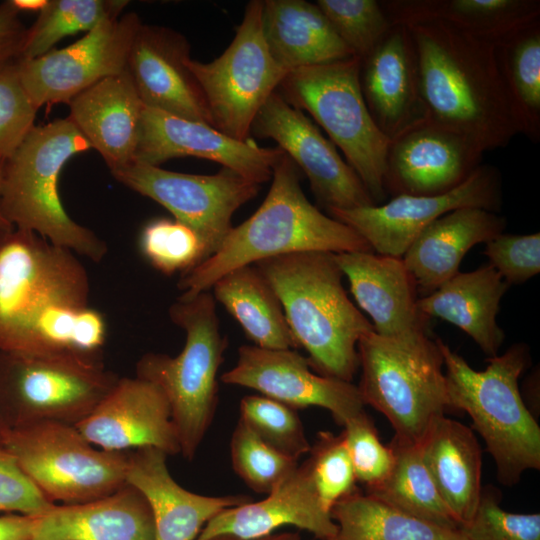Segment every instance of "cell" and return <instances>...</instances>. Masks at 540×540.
I'll use <instances>...</instances> for the list:
<instances>
[{
    "label": "cell",
    "instance_id": "obj_1",
    "mask_svg": "<svg viewBox=\"0 0 540 540\" xmlns=\"http://www.w3.org/2000/svg\"><path fill=\"white\" fill-rule=\"evenodd\" d=\"M406 26L415 45L426 118L482 152L507 146L519 128L495 44L439 21Z\"/></svg>",
    "mask_w": 540,
    "mask_h": 540
},
{
    "label": "cell",
    "instance_id": "obj_2",
    "mask_svg": "<svg viewBox=\"0 0 540 540\" xmlns=\"http://www.w3.org/2000/svg\"><path fill=\"white\" fill-rule=\"evenodd\" d=\"M271 179L260 207L231 229L213 255L180 275L179 297L210 290L226 273L276 256L304 251H372L353 229L310 203L300 185V170L286 154L276 164Z\"/></svg>",
    "mask_w": 540,
    "mask_h": 540
},
{
    "label": "cell",
    "instance_id": "obj_3",
    "mask_svg": "<svg viewBox=\"0 0 540 540\" xmlns=\"http://www.w3.org/2000/svg\"><path fill=\"white\" fill-rule=\"evenodd\" d=\"M278 297L298 346L311 369L352 382L359 367L357 345L374 331L349 299L335 253L304 251L253 264Z\"/></svg>",
    "mask_w": 540,
    "mask_h": 540
},
{
    "label": "cell",
    "instance_id": "obj_4",
    "mask_svg": "<svg viewBox=\"0 0 540 540\" xmlns=\"http://www.w3.org/2000/svg\"><path fill=\"white\" fill-rule=\"evenodd\" d=\"M444 362L449 408L466 412L493 458L498 480L515 485L540 469V428L526 406L519 377L530 363L528 346L516 343L488 357L482 371L437 338Z\"/></svg>",
    "mask_w": 540,
    "mask_h": 540
},
{
    "label": "cell",
    "instance_id": "obj_5",
    "mask_svg": "<svg viewBox=\"0 0 540 540\" xmlns=\"http://www.w3.org/2000/svg\"><path fill=\"white\" fill-rule=\"evenodd\" d=\"M89 149V142L67 117L35 125L5 160L0 211L14 227L99 263L108 252L107 243L68 215L58 191L66 162Z\"/></svg>",
    "mask_w": 540,
    "mask_h": 540
},
{
    "label": "cell",
    "instance_id": "obj_6",
    "mask_svg": "<svg viewBox=\"0 0 540 540\" xmlns=\"http://www.w3.org/2000/svg\"><path fill=\"white\" fill-rule=\"evenodd\" d=\"M169 317L185 332L182 351L176 356L144 354L136 364V377L153 383L166 397L180 454L190 461L215 417L217 374L228 343L220 332L210 290L178 297L169 308Z\"/></svg>",
    "mask_w": 540,
    "mask_h": 540
},
{
    "label": "cell",
    "instance_id": "obj_7",
    "mask_svg": "<svg viewBox=\"0 0 540 540\" xmlns=\"http://www.w3.org/2000/svg\"><path fill=\"white\" fill-rule=\"evenodd\" d=\"M357 351L364 404L388 419L395 442L420 444L449 408L437 339L428 332L384 337L372 331L360 338Z\"/></svg>",
    "mask_w": 540,
    "mask_h": 540
},
{
    "label": "cell",
    "instance_id": "obj_8",
    "mask_svg": "<svg viewBox=\"0 0 540 540\" xmlns=\"http://www.w3.org/2000/svg\"><path fill=\"white\" fill-rule=\"evenodd\" d=\"M355 56L289 72L277 91L294 108L307 111L339 147L375 205L384 203L390 139L378 128L360 83Z\"/></svg>",
    "mask_w": 540,
    "mask_h": 540
},
{
    "label": "cell",
    "instance_id": "obj_9",
    "mask_svg": "<svg viewBox=\"0 0 540 540\" xmlns=\"http://www.w3.org/2000/svg\"><path fill=\"white\" fill-rule=\"evenodd\" d=\"M118 379L101 356L0 351V405L11 428L42 421L76 425Z\"/></svg>",
    "mask_w": 540,
    "mask_h": 540
},
{
    "label": "cell",
    "instance_id": "obj_10",
    "mask_svg": "<svg viewBox=\"0 0 540 540\" xmlns=\"http://www.w3.org/2000/svg\"><path fill=\"white\" fill-rule=\"evenodd\" d=\"M3 449L53 503L91 501L127 483L129 453L95 448L71 424L42 421L11 428Z\"/></svg>",
    "mask_w": 540,
    "mask_h": 540
},
{
    "label": "cell",
    "instance_id": "obj_11",
    "mask_svg": "<svg viewBox=\"0 0 540 540\" xmlns=\"http://www.w3.org/2000/svg\"><path fill=\"white\" fill-rule=\"evenodd\" d=\"M90 283L72 251L13 227L0 231V351L53 304L88 305Z\"/></svg>",
    "mask_w": 540,
    "mask_h": 540
},
{
    "label": "cell",
    "instance_id": "obj_12",
    "mask_svg": "<svg viewBox=\"0 0 540 540\" xmlns=\"http://www.w3.org/2000/svg\"><path fill=\"white\" fill-rule=\"evenodd\" d=\"M262 0H252L227 49L211 62L188 59L207 102L212 126L243 141L266 100L288 74L270 55L262 31Z\"/></svg>",
    "mask_w": 540,
    "mask_h": 540
},
{
    "label": "cell",
    "instance_id": "obj_13",
    "mask_svg": "<svg viewBox=\"0 0 540 540\" xmlns=\"http://www.w3.org/2000/svg\"><path fill=\"white\" fill-rule=\"evenodd\" d=\"M111 174L191 228L203 245L205 260L219 249L233 228L235 211L260 190V184L225 167L216 174L200 175L133 163Z\"/></svg>",
    "mask_w": 540,
    "mask_h": 540
},
{
    "label": "cell",
    "instance_id": "obj_14",
    "mask_svg": "<svg viewBox=\"0 0 540 540\" xmlns=\"http://www.w3.org/2000/svg\"><path fill=\"white\" fill-rule=\"evenodd\" d=\"M501 176L496 167L481 164L456 188L438 195H397L378 205L329 209V215L353 229L372 251L402 258L416 237L434 220L459 208L499 212Z\"/></svg>",
    "mask_w": 540,
    "mask_h": 540
},
{
    "label": "cell",
    "instance_id": "obj_15",
    "mask_svg": "<svg viewBox=\"0 0 540 540\" xmlns=\"http://www.w3.org/2000/svg\"><path fill=\"white\" fill-rule=\"evenodd\" d=\"M142 24L135 12L103 19L76 42L33 58L18 59L23 87L34 105L68 104L75 96L125 71Z\"/></svg>",
    "mask_w": 540,
    "mask_h": 540
},
{
    "label": "cell",
    "instance_id": "obj_16",
    "mask_svg": "<svg viewBox=\"0 0 540 540\" xmlns=\"http://www.w3.org/2000/svg\"><path fill=\"white\" fill-rule=\"evenodd\" d=\"M273 139L308 178L317 201L329 209L375 205L336 146L299 109L275 91L255 116L250 133Z\"/></svg>",
    "mask_w": 540,
    "mask_h": 540
},
{
    "label": "cell",
    "instance_id": "obj_17",
    "mask_svg": "<svg viewBox=\"0 0 540 540\" xmlns=\"http://www.w3.org/2000/svg\"><path fill=\"white\" fill-rule=\"evenodd\" d=\"M220 380L253 389L296 410L310 406L324 408L341 426L365 411L356 385L314 372L307 357L296 349L242 345L235 365Z\"/></svg>",
    "mask_w": 540,
    "mask_h": 540
},
{
    "label": "cell",
    "instance_id": "obj_18",
    "mask_svg": "<svg viewBox=\"0 0 540 540\" xmlns=\"http://www.w3.org/2000/svg\"><path fill=\"white\" fill-rule=\"evenodd\" d=\"M284 154L279 147H261L250 137L240 141L206 123L144 106L134 163L160 166L178 157L202 158L261 185L272 178Z\"/></svg>",
    "mask_w": 540,
    "mask_h": 540
},
{
    "label": "cell",
    "instance_id": "obj_19",
    "mask_svg": "<svg viewBox=\"0 0 540 540\" xmlns=\"http://www.w3.org/2000/svg\"><path fill=\"white\" fill-rule=\"evenodd\" d=\"M483 153L464 136L425 117L390 140L386 192L393 196L448 192L482 164Z\"/></svg>",
    "mask_w": 540,
    "mask_h": 540
},
{
    "label": "cell",
    "instance_id": "obj_20",
    "mask_svg": "<svg viewBox=\"0 0 540 540\" xmlns=\"http://www.w3.org/2000/svg\"><path fill=\"white\" fill-rule=\"evenodd\" d=\"M190 58L184 35L142 23L130 47L126 70L145 107L212 126L205 96L187 66Z\"/></svg>",
    "mask_w": 540,
    "mask_h": 540
},
{
    "label": "cell",
    "instance_id": "obj_21",
    "mask_svg": "<svg viewBox=\"0 0 540 540\" xmlns=\"http://www.w3.org/2000/svg\"><path fill=\"white\" fill-rule=\"evenodd\" d=\"M74 426L88 442L106 451L153 447L168 456L180 454L166 397L156 385L136 376L119 377L90 414Z\"/></svg>",
    "mask_w": 540,
    "mask_h": 540
},
{
    "label": "cell",
    "instance_id": "obj_22",
    "mask_svg": "<svg viewBox=\"0 0 540 540\" xmlns=\"http://www.w3.org/2000/svg\"><path fill=\"white\" fill-rule=\"evenodd\" d=\"M360 83L373 120L390 140L426 117L415 45L406 25L394 24L361 60Z\"/></svg>",
    "mask_w": 540,
    "mask_h": 540
},
{
    "label": "cell",
    "instance_id": "obj_23",
    "mask_svg": "<svg viewBox=\"0 0 540 540\" xmlns=\"http://www.w3.org/2000/svg\"><path fill=\"white\" fill-rule=\"evenodd\" d=\"M335 259L373 330L384 337L428 332L417 308V286L403 259L373 251L335 253Z\"/></svg>",
    "mask_w": 540,
    "mask_h": 540
},
{
    "label": "cell",
    "instance_id": "obj_24",
    "mask_svg": "<svg viewBox=\"0 0 540 540\" xmlns=\"http://www.w3.org/2000/svg\"><path fill=\"white\" fill-rule=\"evenodd\" d=\"M168 455L144 447L129 453L126 482L147 499L153 514L154 540H195L221 511L253 501L250 496H206L186 490L171 476Z\"/></svg>",
    "mask_w": 540,
    "mask_h": 540
},
{
    "label": "cell",
    "instance_id": "obj_25",
    "mask_svg": "<svg viewBox=\"0 0 540 540\" xmlns=\"http://www.w3.org/2000/svg\"><path fill=\"white\" fill-rule=\"evenodd\" d=\"M286 525L306 530L320 540L331 538L337 531V524L313 489L304 462L264 499L227 508L215 515L195 540L223 534L257 538Z\"/></svg>",
    "mask_w": 540,
    "mask_h": 540
},
{
    "label": "cell",
    "instance_id": "obj_26",
    "mask_svg": "<svg viewBox=\"0 0 540 540\" xmlns=\"http://www.w3.org/2000/svg\"><path fill=\"white\" fill-rule=\"evenodd\" d=\"M68 119L113 173L134 163L144 105L125 69L75 96Z\"/></svg>",
    "mask_w": 540,
    "mask_h": 540
},
{
    "label": "cell",
    "instance_id": "obj_27",
    "mask_svg": "<svg viewBox=\"0 0 540 540\" xmlns=\"http://www.w3.org/2000/svg\"><path fill=\"white\" fill-rule=\"evenodd\" d=\"M32 540H154L155 526L145 496L126 483L91 501L53 504L34 515Z\"/></svg>",
    "mask_w": 540,
    "mask_h": 540
},
{
    "label": "cell",
    "instance_id": "obj_28",
    "mask_svg": "<svg viewBox=\"0 0 540 540\" xmlns=\"http://www.w3.org/2000/svg\"><path fill=\"white\" fill-rule=\"evenodd\" d=\"M506 219L496 212L466 207L428 225L404 253L403 262L417 289L427 295L459 272L466 253L504 232Z\"/></svg>",
    "mask_w": 540,
    "mask_h": 540
},
{
    "label": "cell",
    "instance_id": "obj_29",
    "mask_svg": "<svg viewBox=\"0 0 540 540\" xmlns=\"http://www.w3.org/2000/svg\"><path fill=\"white\" fill-rule=\"evenodd\" d=\"M510 285L490 265L458 272L435 291L417 300L426 318H440L470 336L488 356L498 355L505 339L496 317Z\"/></svg>",
    "mask_w": 540,
    "mask_h": 540
},
{
    "label": "cell",
    "instance_id": "obj_30",
    "mask_svg": "<svg viewBox=\"0 0 540 540\" xmlns=\"http://www.w3.org/2000/svg\"><path fill=\"white\" fill-rule=\"evenodd\" d=\"M261 22L270 55L287 73L354 56L316 3L263 0Z\"/></svg>",
    "mask_w": 540,
    "mask_h": 540
},
{
    "label": "cell",
    "instance_id": "obj_31",
    "mask_svg": "<svg viewBox=\"0 0 540 540\" xmlns=\"http://www.w3.org/2000/svg\"><path fill=\"white\" fill-rule=\"evenodd\" d=\"M421 444L425 465L459 526L478 507L482 486V451L473 431L459 421L440 416Z\"/></svg>",
    "mask_w": 540,
    "mask_h": 540
},
{
    "label": "cell",
    "instance_id": "obj_32",
    "mask_svg": "<svg viewBox=\"0 0 540 540\" xmlns=\"http://www.w3.org/2000/svg\"><path fill=\"white\" fill-rule=\"evenodd\" d=\"M390 22L439 21L494 44L540 20L539 0H384Z\"/></svg>",
    "mask_w": 540,
    "mask_h": 540
},
{
    "label": "cell",
    "instance_id": "obj_33",
    "mask_svg": "<svg viewBox=\"0 0 540 540\" xmlns=\"http://www.w3.org/2000/svg\"><path fill=\"white\" fill-rule=\"evenodd\" d=\"M211 289L215 301L240 324L253 345L298 349L278 297L254 265L226 273Z\"/></svg>",
    "mask_w": 540,
    "mask_h": 540
},
{
    "label": "cell",
    "instance_id": "obj_34",
    "mask_svg": "<svg viewBox=\"0 0 540 540\" xmlns=\"http://www.w3.org/2000/svg\"><path fill=\"white\" fill-rule=\"evenodd\" d=\"M330 514L337 531L327 540H467L460 529L413 517L358 490L339 500Z\"/></svg>",
    "mask_w": 540,
    "mask_h": 540
},
{
    "label": "cell",
    "instance_id": "obj_35",
    "mask_svg": "<svg viewBox=\"0 0 540 540\" xmlns=\"http://www.w3.org/2000/svg\"><path fill=\"white\" fill-rule=\"evenodd\" d=\"M106 337L100 311L89 305L53 304L29 322L9 352L101 356Z\"/></svg>",
    "mask_w": 540,
    "mask_h": 540
},
{
    "label": "cell",
    "instance_id": "obj_36",
    "mask_svg": "<svg viewBox=\"0 0 540 540\" xmlns=\"http://www.w3.org/2000/svg\"><path fill=\"white\" fill-rule=\"evenodd\" d=\"M499 70L519 134L540 140V20L495 44Z\"/></svg>",
    "mask_w": 540,
    "mask_h": 540
},
{
    "label": "cell",
    "instance_id": "obj_37",
    "mask_svg": "<svg viewBox=\"0 0 540 540\" xmlns=\"http://www.w3.org/2000/svg\"><path fill=\"white\" fill-rule=\"evenodd\" d=\"M395 463L388 477L367 494L408 515L435 525L460 529L444 503L422 456L421 444L391 441Z\"/></svg>",
    "mask_w": 540,
    "mask_h": 540
},
{
    "label": "cell",
    "instance_id": "obj_38",
    "mask_svg": "<svg viewBox=\"0 0 540 540\" xmlns=\"http://www.w3.org/2000/svg\"><path fill=\"white\" fill-rule=\"evenodd\" d=\"M123 0H47L36 21L27 28L18 59H33L66 36L89 32L103 19L124 13Z\"/></svg>",
    "mask_w": 540,
    "mask_h": 540
},
{
    "label": "cell",
    "instance_id": "obj_39",
    "mask_svg": "<svg viewBox=\"0 0 540 540\" xmlns=\"http://www.w3.org/2000/svg\"><path fill=\"white\" fill-rule=\"evenodd\" d=\"M239 412V419L280 453L298 461L309 453L311 445L296 409L263 395H247Z\"/></svg>",
    "mask_w": 540,
    "mask_h": 540
},
{
    "label": "cell",
    "instance_id": "obj_40",
    "mask_svg": "<svg viewBox=\"0 0 540 540\" xmlns=\"http://www.w3.org/2000/svg\"><path fill=\"white\" fill-rule=\"evenodd\" d=\"M230 458L236 475L262 494H269L299 464L261 440L241 419L231 436Z\"/></svg>",
    "mask_w": 540,
    "mask_h": 540
},
{
    "label": "cell",
    "instance_id": "obj_41",
    "mask_svg": "<svg viewBox=\"0 0 540 540\" xmlns=\"http://www.w3.org/2000/svg\"><path fill=\"white\" fill-rule=\"evenodd\" d=\"M139 248L145 259L167 276L187 273L205 260L197 234L175 219L148 222L140 233Z\"/></svg>",
    "mask_w": 540,
    "mask_h": 540
},
{
    "label": "cell",
    "instance_id": "obj_42",
    "mask_svg": "<svg viewBox=\"0 0 540 540\" xmlns=\"http://www.w3.org/2000/svg\"><path fill=\"white\" fill-rule=\"evenodd\" d=\"M316 4L360 60L374 50L393 26L377 0H317Z\"/></svg>",
    "mask_w": 540,
    "mask_h": 540
},
{
    "label": "cell",
    "instance_id": "obj_43",
    "mask_svg": "<svg viewBox=\"0 0 540 540\" xmlns=\"http://www.w3.org/2000/svg\"><path fill=\"white\" fill-rule=\"evenodd\" d=\"M308 454L304 464L310 481L321 505L330 513L339 500L357 490L343 433L319 432Z\"/></svg>",
    "mask_w": 540,
    "mask_h": 540
},
{
    "label": "cell",
    "instance_id": "obj_44",
    "mask_svg": "<svg viewBox=\"0 0 540 540\" xmlns=\"http://www.w3.org/2000/svg\"><path fill=\"white\" fill-rule=\"evenodd\" d=\"M499 495L482 488L475 514L460 527L467 540H540V514L508 512L501 508Z\"/></svg>",
    "mask_w": 540,
    "mask_h": 540
},
{
    "label": "cell",
    "instance_id": "obj_45",
    "mask_svg": "<svg viewBox=\"0 0 540 540\" xmlns=\"http://www.w3.org/2000/svg\"><path fill=\"white\" fill-rule=\"evenodd\" d=\"M352 462L356 481L371 489L382 483L390 474L395 453L391 445H384L373 421L366 411L350 418L342 431Z\"/></svg>",
    "mask_w": 540,
    "mask_h": 540
},
{
    "label": "cell",
    "instance_id": "obj_46",
    "mask_svg": "<svg viewBox=\"0 0 540 540\" xmlns=\"http://www.w3.org/2000/svg\"><path fill=\"white\" fill-rule=\"evenodd\" d=\"M38 110L21 82L18 58L0 65V158L17 150L36 125Z\"/></svg>",
    "mask_w": 540,
    "mask_h": 540
},
{
    "label": "cell",
    "instance_id": "obj_47",
    "mask_svg": "<svg viewBox=\"0 0 540 540\" xmlns=\"http://www.w3.org/2000/svg\"><path fill=\"white\" fill-rule=\"evenodd\" d=\"M483 254L509 285L524 283L540 272V234L503 232L485 243Z\"/></svg>",
    "mask_w": 540,
    "mask_h": 540
},
{
    "label": "cell",
    "instance_id": "obj_48",
    "mask_svg": "<svg viewBox=\"0 0 540 540\" xmlns=\"http://www.w3.org/2000/svg\"><path fill=\"white\" fill-rule=\"evenodd\" d=\"M53 504L22 471L16 460L0 449V512L34 516Z\"/></svg>",
    "mask_w": 540,
    "mask_h": 540
},
{
    "label": "cell",
    "instance_id": "obj_49",
    "mask_svg": "<svg viewBox=\"0 0 540 540\" xmlns=\"http://www.w3.org/2000/svg\"><path fill=\"white\" fill-rule=\"evenodd\" d=\"M26 31L11 0L0 3V65L19 58Z\"/></svg>",
    "mask_w": 540,
    "mask_h": 540
},
{
    "label": "cell",
    "instance_id": "obj_50",
    "mask_svg": "<svg viewBox=\"0 0 540 540\" xmlns=\"http://www.w3.org/2000/svg\"><path fill=\"white\" fill-rule=\"evenodd\" d=\"M34 520L31 515L0 516V540H32Z\"/></svg>",
    "mask_w": 540,
    "mask_h": 540
},
{
    "label": "cell",
    "instance_id": "obj_51",
    "mask_svg": "<svg viewBox=\"0 0 540 540\" xmlns=\"http://www.w3.org/2000/svg\"><path fill=\"white\" fill-rule=\"evenodd\" d=\"M208 540H303L301 536L296 532H281V533H271L262 537L257 538H240L233 535H217Z\"/></svg>",
    "mask_w": 540,
    "mask_h": 540
},
{
    "label": "cell",
    "instance_id": "obj_52",
    "mask_svg": "<svg viewBox=\"0 0 540 540\" xmlns=\"http://www.w3.org/2000/svg\"><path fill=\"white\" fill-rule=\"evenodd\" d=\"M12 4L19 11H40L47 0H11Z\"/></svg>",
    "mask_w": 540,
    "mask_h": 540
},
{
    "label": "cell",
    "instance_id": "obj_53",
    "mask_svg": "<svg viewBox=\"0 0 540 540\" xmlns=\"http://www.w3.org/2000/svg\"><path fill=\"white\" fill-rule=\"evenodd\" d=\"M11 427L0 405V449H3V445L8 432Z\"/></svg>",
    "mask_w": 540,
    "mask_h": 540
},
{
    "label": "cell",
    "instance_id": "obj_54",
    "mask_svg": "<svg viewBox=\"0 0 540 540\" xmlns=\"http://www.w3.org/2000/svg\"><path fill=\"white\" fill-rule=\"evenodd\" d=\"M5 160L0 158V189H1V183H2V176H3V168H4ZM14 226L10 224L1 214L0 211V231L9 230L13 228Z\"/></svg>",
    "mask_w": 540,
    "mask_h": 540
}]
</instances>
